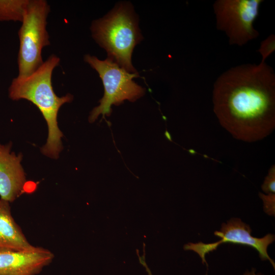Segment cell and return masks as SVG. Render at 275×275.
Returning <instances> with one entry per match:
<instances>
[{
    "label": "cell",
    "instance_id": "obj_1",
    "mask_svg": "<svg viewBox=\"0 0 275 275\" xmlns=\"http://www.w3.org/2000/svg\"><path fill=\"white\" fill-rule=\"evenodd\" d=\"M214 112L235 139L261 140L275 127V74L266 62L231 67L216 79Z\"/></svg>",
    "mask_w": 275,
    "mask_h": 275
},
{
    "label": "cell",
    "instance_id": "obj_2",
    "mask_svg": "<svg viewBox=\"0 0 275 275\" xmlns=\"http://www.w3.org/2000/svg\"><path fill=\"white\" fill-rule=\"evenodd\" d=\"M60 62L59 57L51 54L31 75L13 78L9 88V97L11 100H27L35 105L42 114L47 123L48 133L41 152L53 158H58L63 149L61 138L63 134L57 122L59 111L62 105L73 99L70 94L60 97L53 91L52 74Z\"/></svg>",
    "mask_w": 275,
    "mask_h": 275
},
{
    "label": "cell",
    "instance_id": "obj_3",
    "mask_svg": "<svg viewBox=\"0 0 275 275\" xmlns=\"http://www.w3.org/2000/svg\"><path fill=\"white\" fill-rule=\"evenodd\" d=\"M92 37L105 49L108 58L130 73H138L131 63L135 46L142 39L138 19L129 3H120L108 14L93 21Z\"/></svg>",
    "mask_w": 275,
    "mask_h": 275
},
{
    "label": "cell",
    "instance_id": "obj_4",
    "mask_svg": "<svg viewBox=\"0 0 275 275\" xmlns=\"http://www.w3.org/2000/svg\"><path fill=\"white\" fill-rule=\"evenodd\" d=\"M50 7L45 0H29L18 35V77H26L43 63L42 51L50 44L47 19Z\"/></svg>",
    "mask_w": 275,
    "mask_h": 275
},
{
    "label": "cell",
    "instance_id": "obj_5",
    "mask_svg": "<svg viewBox=\"0 0 275 275\" xmlns=\"http://www.w3.org/2000/svg\"><path fill=\"white\" fill-rule=\"evenodd\" d=\"M84 61L98 72L104 89L99 105L91 112L90 122H94L100 115L103 118L109 116L112 105L120 104L126 100L134 101L144 95L145 89L133 80L139 76L138 73L128 72L108 58L100 60L95 56L86 54Z\"/></svg>",
    "mask_w": 275,
    "mask_h": 275
},
{
    "label": "cell",
    "instance_id": "obj_6",
    "mask_svg": "<svg viewBox=\"0 0 275 275\" xmlns=\"http://www.w3.org/2000/svg\"><path fill=\"white\" fill-rule=\"evenodd\" d=\"M262 0H217L213 4L216 29L224 32L231 45L242 46L259 33L254 22Z\"/></svg>",
    "mask_w": 275,
    "mask_h": 275
},
{
    "label": "cell",
    "instance_id": "obj_7",
    "mask_svg": "<svg viewBox=\"0 0 275 275\" xmlns=\"http://www.w3.org/2000/svg\"><path fill=\"white\" fill-rule=\"evenodd\" d=\"M251 232L249 225L240 218H232L227 223L222 224L219 231L214 232L216 236L221 238L219 241L210 243L190 242L185 244L183 248L184 250H191L197 253L201 258L202 263L207 265L206 254L216 250L222 243L248 245L258 251L261 260H269L274 269L275 263L267 253L268 246L275 240L274 235L269 233L262 238H256L251 235Z\"/></svg>",
    "mask_w": 275,
    "mask_h": 275
},
{
    "label": "cell",
    "instance_id": "obj_8",
    "mask_svg": "<svg viewBox=\"0 0 275 275\" xmlns=\"http://www.w3.org/2000/svg\"><path fill=\"white\" fill-rule=\"evenodd\" d=\"M53 258L51 252L41 247L28 251L0 249V275H36Z\"/></svg>",
    "mask_w": 275,
    "mask_h": 275
},
{
    "label": "cell",
    "instance_id": "obj_9",
    "mask_svg": "<svg viewBox=\"0 0 275 275\" xmlns=\"http://www.w3.org/2000/svg\"><path fill=\"white\" fill-rule=\"evenodd\" d=\"M12 144H0V197L10 203L25 190L26 180L21 164L22 155L11 152Z\"/></svg>",
    "mask_w": 275,
    "mask_h": 275
},
{
    "label": "cell",
    "instance_id": "obj_10",
    "mask_svg": "<svg viewBox=\"0 0 275 275\" xmlns=\"http://www.w3.org/2000/svg\"><path fill=\"white\" fill-rule=\"evenodd\" d=\"M11 214L10 202L0 199V249L17 251L34 249Z\"/></svg>",
    "mask_w": 275,
    "mask_h": 275
},
{
    "label": "cell",
    "instance_id": "obj_11",
    "mask_svg": "<svg viewBox=\"0 0 275 275\" xmlns=\"http://www.w3.org/2000/svg\"><path fill=\"white\" fill-rule=\"evenodd\" d=\"M29 0H0V21L22 20Z\"/></svg>",
    "mask_w": 275,
    "mask_h": 275
},
{
    "label": "cell",
    "instance_id": "obj_12",
    "mask_svg": "<svg viewBox=\"0 0 275 275\" xmlns=\"http://www.w3.org/2000/svg\"><path fill=\"white\" fill-rule=\"evenodd\" d=\"M275 51V35L270 34L261 41L257 51L261 56V63L266 62V60Z\"/></svg>",
    "mask_w": 275,
    "mask_h": 275
},
{
    "label": "cell",
    "instance_id": "obj_13",
    "mask_svg": "<svg viewBox=\"0 0 275 275\" xmlns=\"http://www.w3.org/2000/svg\"><path fill=\"white\" fill-rule=\"evenodd\" d=\"M262 189L266 194H275V166L272 165L268 170V174L265 177Z\"/></svg>",
    "mask_w": 275,
    "mask_h": 275
},
{
    "label": "cell",
    "instance_id": "obj_14",
    "mask_svg": "<svg viewBox=\"0 0 275 275\" xmlns=\"http://www.w3.org/2000/svg\"><path fill=\"white\" fill-rule=\"evenodd\" d=\"M259 197L262 200L264 210L267 214L271 216L275 215V194L270 193L264 195L259 193Z\"/></svg>",
    "mask_w": 275,
    "mask_h": 275
},
{
    "label": "cell",
    "instance_id": "obj_15",
    "mask_svg": "<svg viewBox=\"0 0 275 275\" xmlns=\"http://www.w3.org/2000/svg\"><path fill=\"white\" fill-rule=\"evenodd\" d=\"M243 275H263L261 273H256V269L252 268L251 271H247Z\"/></svg>",
    "mask_w": 275,
    "mask_h": 275
},
{
    "label": "cell",
    "instance_id": "obj_16",
    "mask_svg": "<svg viewBox=\"0 0 275 275\" xmlns=\"http://www.w3.org/2000/svg\"><path fill=\"white\" fill-rule=\"evenodd\" d=\"M149 275H152L151 273H149Z\"/></svg>",
    "mask_w": 275,
    "mask_h": 275
}]
</instances>
